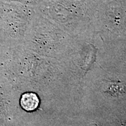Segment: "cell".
I'll use <instances>...</instances> for the list:
<instances>
[{
  "label": "cell",
  "mask_w": 126,
  "mask_h": 126,
  "mask_svg": "<svg viewBox=\"0 0 126 126\" xmlns=\"http://www.w3.org/2000/svg\"><path fill=\"white\" fill-rule=\"evenodd\" d=\"M38 97L33 93H26L22 96L20 99V105L26 111L35 110L39 106Z\"/></svg>",
  "instance_id": "obj_1"
}]
</instances>
